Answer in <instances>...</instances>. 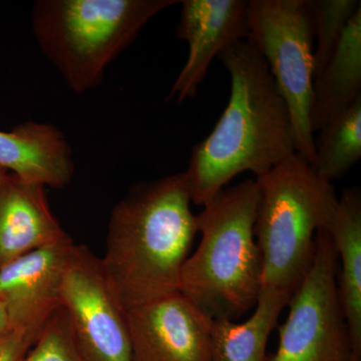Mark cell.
Wrapping results in <instances>:
<instances>
[{"label": "cell", "instance_id": "cell-1", "mask_svg": "<svg viewBox=\"0 0 361 361\" xmlns=\"http://www.w3.org/2000/svg\"><path fill=\"white\" fill-rule=\"evenodd\" d=\"M218 59L231 78L229 101L184 172L192 203L203 207L237 176L259 177L296 153L288 108L255 47L240 40Z\"/></svg>", "mask_w": 361, "mask_h": 361}, {"label": "cell", "instance_id": "cell-2", "mask_svg": "<svg viewBox=\"0 0 361 361\" xmlns=\"http://www.w3.org/2000/svg\"><path fill=\"white\" fill-rule=\"evenodd\" d=\"M184 172L139 183L116 204L102 267L123 310L180 292L197 232Z\"/></svg>", "mask_w": 361, "mask_h": 361}, {"label": "cell", "instance_id": "cell-3", "mask_svg": "<svg viewBox=\"0 0 361 361\" xmlns=\"http://www.w3.org/2000/svg\"><path fill=\"white\" fill-rule=\"evenodd\" d=\"M255 180L225 188L196 215L201 240L182 268L180 293L211 319L236 320L257 303L262 260L254 236Z\"/></svg>", "mask_w": 361, "mask_h": 361}, {"label": "cell", "instance_id": "cell-4", "mask_svg": "<svg viewBox=\"0 0 361 361\" xmlns=\"http://www.w3.org/2000/svg\"><path fill=\"white\" fill-rule=\"evenodd\" d=\"M179 0H37L33 37L66 85L85 94L157 14Z\"/></svg>", "mask_w": 361, "mask_h": 361}, {"label": "cell", "instance_id": "cell-5", "mask_svg": "<svg viewBox=\"0 0 361 361\" xmlns=\"http://www.w3.org/2000/svg\"><path fill=\"white\" fill-rule=\"evenodd\" d=\"M255 180L254 236L262 260V288L292 296L312 266L316 234L336 215V189L297 153Z\"/></svg>", "mask_w": 361, "mask_h": 361}, {"label": "cell", "instance_id": "cell-6", "mask_svg": "<svg viewBox=\"0 0 361 361\" xmlns=\"http://www.w3.org/2000/svg\"><path fill=\"white\" fill-rule=\"evenodd\" d=\"M307 0H250L247 40L264 59L290 114L296 153L312 165L310 123L315 63Z\"/></svg>", "mask_w": 361, "mask_h": 361}, {"label": "cell", "instance_id": "cell-7", "mask_svg": "<svg viewBox=\"0 0 361 361\" xmlns=\"http://www.w3.org/2000/svg\"><path fill=\"white\" fill-rule=\"evenodd\" d=\"M315 256L292 294L278 329L279 344L267 361H351L348 324L337 292V253L326 229L316 234Z\"/></svg>", "mask_w": 361, "mask_h": 361}, {"label": "cell", "instance_id": "cell-8", "mask_svg": "<svg viewBox=\"0 0 361 361\" xmlns=\"http://www.w3.org/2000/svg\"><path fill=\"white\" fill-rule=\"evenodd\" d=\"M61 307L82 360L132 361L127 311L89 247H75L61 284Z\"/></svg>", "mask_w": 361, "mask_h": 361}, {"label": "cell", "instance_id": "cell-9", "mask_svg": "<svg viewBox=\"0 0 361 361\" xmlns=\"http://www.w3.org/2000/svg\"><path fill=\"white\" fill-rule=\"evenodd\" d=\"M75 247L68 236L0 268V302L9 329L39 338L61 307V284Z\"/></svg>", "mask_w": 361, "mask_h": 361}, {"label": "cell", "instance_id": "cell-10", "mask_svg": "<svg viewBox=\"0 0 361 361\" xmlns=\"http://www.w3.org/2000/svg\"><path fill=\"white\" fill-rule=\"evenodd\" d=\"M132 361H210L213 319L182 293L127 311Z\"/></svg>", "mask_w": 361, "mask_h": 361}, {"label": "cell", "instance_id": "cell-11", "mask_svg": "<svg viewBox=\"0 0 361 361\" xmlns=\"http://www.w3.org/2000/svg\"><path fill=\"white\" fill-rule=\"evenodd\" d=\"M178 39L189 44V54L167 101L178 103L197 94L213 59L230 45L248 37L247 0H182Z\"/></svg>", "mask_w": 361, "mask_h": 361}, {"label": "cell", "instance_id": "cell-12", "mask_svg": "<svg viewBox=\"0 0 361 361\" xmlns=\"http://www.w3.org/2000/svg\"><path fill=\"white\" fill-rule=\"evenodd\" d=\"M47 187L7 173L0 186V268L70 236L47 200Z\"/></svg>", "mask_w": 361, "mask_h": 361}, {"label": "cell", "instance_id": "cell-13", "mask_svg": "<svg viewBox=\"0 0 361 361\" xmlns=\"http://www.w3.org/2000/svg\"><path fill=\"white\" fill-rule=\"evenodd\" d=\"M0 168L27 182L63 189L75 167L63 132L51 123L30 121L0 130Z\"/></svg>", "mask_w": 361, "mask_h": 361}, {"label": "cell", "instance_id": "cell-14", "mask_svg": "<svg viewBox=\"0 0 361 361\" xmlns=\"http://www.w3.org/2000/svg\"><path fill=\"white\" fill-rule=\"evenodd\" d=\"M326 231L336 247L337 258H341L337 292L348 324L351 361H361V194L358 188L344 190Z\"/></svg>", "mask_w": 361, "mask_h": 361}, {"label": "cell", "instance_id": "cell-15", "mask_svg": "<svg viewBox=\"0 0 361 361\" xmlns=\"http://www.w3.org/2000/svg\"><path fill=\"white\" fill-rule=\"evenodd\" d=\"M361 99V8L349 21L336 51L314 75L310 123L313 132Z\"/></svg>", "mask_w": 361, "mask_h": 361}, {"label": "cell", "instance_id": "cell-16", "mask_svg": "<svg viewBox=\"0 0 361 361\" xmlns=\"http://www.w3.org/2000/svg\"><path fill=\"white\" fill-rule=\"evenodd\" d=\"M291 296L273 288H261L254 313L245 322L214 319L210 361H267L271 332Z\"/></svg>", "mask_w": 361, "mask_h": 361}, {"label": "cell", "instance_id": "cell-17", "mask_svg": "<svg viewBox=\"0 0 361 361\" xmlns=\"http://www.w3.org/2000/svg\"><path fill=\"white\" fill-rule=\"evenodd\" d=\"M311 168L331 183L345 174L361 158V99L319 130Z\"/></svg>", "mask_w": 361, "mask_h": 361}, {"label": "cell", "instance_id": "cell-18", "mask_svg": "<svg viewBox=\"0 0 361 361\" xmlns=\"http://www.w3.org/2000/svg\"><path fill=\"white\" fill-rule=\"evenodd\" d=\"M316 39L315 73L336 51L349 21L361 8L360 0H307ZM314 73V75H315Z\"/></svg>", "mask_w": 361, "mask_h": 361}, {"label": "cell", "instance_id": "cell-19", "mask_svg": "<svg viewBox=\"0 0 361 361\" xmlns=\"http://www.w3.org/2000/svg\"><path fill=\"white\" fill-rule=\"evenodd\" d=\"M20 361H84L63 307L52 315L39 338Z\"/></svg>", "mask_w": 361, "mask_h": 361}, {"label": "cell", "instance_id": "cell-20", "mask_svg": "<svg viewBox=\"0 0 361 361\" xmlns=\"http://www.w3.org/2000/svg\"><path fill=\"white\" fill-rule=\"evenodd\" d=\"M35 341L25 332L7 330L0 336V361H20Z\"/></svg>", "mask_w": 361, "mask_h": 361}, {"label": "cell", "instance_id": "cell-21", "mask_svg": "<svg viewBox=\"0 0 361 361\" xmlns=\"http://www.w3.org/2000/svg\"><path fill=\"white\" fill-rule=\"evenodd\" d=\"M8 329V320H7L6 310H4L2 303L0 302V336Z\"/></svg>", "mask_w": 361, "mask_h": 361}, {"label": "cell", "instance_id": "cell-22", "mask_svg": "<svg viewBox=\"0 0 361 361\" xmlns=\"http://www.w3.org/2000/svg\"><path fill=\"white\" fill-rule=\"evenodd\" d=\"M7 173L8 172H7L6 170H4V168H0V186H1L2 180L6 178Z\"/></svg>", "mask_w": 361, "mask_h": 361}]
</instances>
